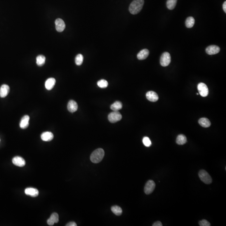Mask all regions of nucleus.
<instances>
[{
    "instance_id": "f257e3e1",
    "label": "nucleus",
    "mask_w": 226,
    "mask_h": 226,
    "mask_svg": "<svg viewBox=\"0 0 226 226\" xmlns=\"http://www.w3.org/2000/svg\"><path fill=\"white\" fill-rule=\"evenodd\" d=\"M144 0H134L129 6V11L133 15L138 14L142 8Z\"/></svg>"
},
{
    "instance_id": "f03ea898",
    "label": "nucleus",
    "mask_w": 226,
    "mask_h": 226,
    "mask_svg": "<svg viewBox=\"0 0 226 226\" xmlns=\"http://www.w3.org/2000/svg\"><path fill=\"white\" fill-rule=\"evenodd\" d=\"M104 151L101 148L95 149L92 153L90 157V160L92 163H98L103 160L104 156Z\"/></svg>"
},
{
    "instance_id": "7ed1b4c3",
    "label": "nucleus",
    "mask_w": 226,
    "mask_h": 226,
    "mask_svg": "<svg viewBox=\"0 0 226 226\" xmlns=\"http://www.w3.org/2000/svg\"><path fill=\"white\" fill-rule=\"evenodd\" d=\"M199 177L203 182L206 184H210L212 182L211 176L204 170H201L199 173Z\"/></svg>"
},
{
    "instance_id": "20e7f679",
    "label": "nucleus",
    "mask_w": 226,
    "mask_h": 226,
    "mask_svg": "<svg viewBox=\"0 0 226 226\" xmlns=\"http://www.w3.org/2000/svg\"><path fill=\"white\" fill-rule=\"evenodd\" d=\"M122 119V115L118 111H114L108 115V119L110 122L114 123L119 121Z\"/></svg>"
},
{
    "instance_id": "39448f33",
    "label": "nucleus",
    "mask_w": 226,
    "mask_h": 226,
    "mask_svg": "<svg viewBox=\"0 0 226 226\" xmlns=\"http://www.w3.org/2000/svg\"><path fill=\"white\" fill-rule=\"evenodd\" d=\"M171 62V56L169 53L165 52L162 54L160 59V64L162 66H168Z\"/></svg>"
},
{
    "instance_id": "423d86ee",
    "label": "nucleus",
    "mask_w": 226,
    "mask_h": 226,
    "mask_svg": "<svg viewBox=\"0 0 226 226\" xmlns=\"http://www.w3.org/2000/svg\"><path fill=\"white\" fill-rule=\"evenodd\" d=\"M155 187V183L152 180H149L146 183L144 188V192L146 194H150L154 191Z\"/></svg>"
},
{
    "instance_id": "0eeeda50",
    "label": "nucleus",
    "mask_w": 226,
    "mask_h": 226,
    "mask_svg": "<svg viewBox=\"0 0 226 226\" xmlns=\"http://www.w3.org/2000/svg\"><path fill=\"white\" fill-rule=\"evenodd\" d=\"M197 88L199 93L202 97H206L208 94V89L207 86L204 83H200L198 85Z\"/></svg>"
},
{
    "instance_id": "6e6552de",
    "label": "nucleus",
    "mask_w": 226,
    "mask_h": 226,
    "mask_svg": "<svg viewBox=\"0 0 226 226\" xmlns=\"http://www.w3.org/2000/svg\"><path fill=\"white\" fill-rule=\"evenodd\" d=\"M55 27L58 32H62L65 28V24L62 19H57L55 21Z\"/></svg>"
},
{
    "instance_id": "1a4fd4ad",
    "label": "nucleus",
    "mask_w": 226,
    "mask_h": 226,
    "mask_svg": "<svg viewBox=\"0 0 226 226\" xmlns=\"http://www.w3.org/2000/svg\"><path fill=\"white\" fill-rule=\"evenodd\" d=\"M220 47L217 45H210L206 49V53L209 55H215L220 52Z\"/></svg>"
},
{
    "instance_id": "9d476101",
    "label": "nucleus",
    "mask_w": 226,
    "mask_h": 226,
    "mask_svg": "<svg viewBox=\"0 0 226 226\" xmlns=\"http://www.w3.org/2000/svg\"><path fill=\"white\" fill-rule=\"evenodd\" d=\"M12 162L15 166L20 167H24L26 164L25 160L22 157L19 156L13 157L12 160Z\"/></svg>"
},
{
    "instance_id": "9b49d317",
    "label": "nucleus",
    "mask_w": 226,
    "mask_h": 226,
    "mask_svg": "<svg viewBox=\"0 0 226 226\" xmlns=\"http://www.w3.org/2000/svg\"><path fill=\"white\" fill-rule=\"evenodd\" d=\"M59 222V215L57 213L51 214L50 218L47 220V223L49 225L53 226L55 223Z\"/></svg>"
},
{
    "instance_id": "f8f14e48",
    "label": "nucleus",
    "mask_w": 226,
    "mask_h": 226,
    "mask_svg": "<svg viewBox=\"0 0 226 226\" xmlns=\"http://www.w3.org/2000/svg\"><path fill=\"white\" fill-rule=\"evenodd\" d=\"M9 86L6 84L2 85L0 88V97L3 98L6 97L9 93Z\"/></svg>"
},
{
    "instance_id": "ddd939ff",
    "label": "nucleus",
    "mask_w": 226,
    "mask_h": 226,
    "mask_svg": "<svg viewBox=\"0 0 226 226\" xmlns=\"http://www.w3.org/2000/svg\"><path fill=\"white\" fill-rule=\"evenodd\" d=\"M146 96L148 100L151 102H156L159 98L157 93L152 91L148 92L147 93Z\"/></svg>"
},
{
    "instance_id": "4468645a",
    "label": "nucleus",
    "mask_w": 226,
    "mask_h": 226,
    "mask_svg": "<svg viewBox=\"0 0 226 226\" xmlns=\"http://www.w3.org/2000/svg\"><path fill=\"white\" fill-rule=\"evenodd\" d=\"M78 105L74 100H69L67 104V109L70 112L74 113L78 109Z\"/></svg>"
},
{
    "instance_id": "2eb2a0df",
    "label": "nucleus",
    "mask_w": 226,
    "mask_h": 226,
    "mask_svg": "<svg viewBox=\"0 0 226 226\" xmlns=\"http://www.w3.org/2000/svg\"><path fill=\"white\" fill-rule=\"evenodd\" d=\"M29 117L28 115L24 116L22 118L21 121L20 122V127L22 129H25L27 128L29 125Z\"/></svg>"
},
{
    "instance_id": "dca6fc26",
    "label": "nucleus",
    "mask_w": 226,
    "mask_h": 226,
    "mask_svg": "<svg viewBox=\"0 0 226 226\" xmlns=\"http://www.w3.org/2000/svg\"><path fill=\"white\" fill-rule=\"evenodd\" d=\"M25 193L26 195H29L33 197H36L38 196L39 192L37 189L33 188H28L25 190Z\"/></svg>"
},
{
    "instance_id": "f3484780",
    "label": "nucleus",
    "mask_w": 226,
    "mask_h": 226,
    "mask_svg": "<svg viewBox=\"0 0 226 226\" xmlns=\"http://www.w3.org/2000/svg\"><path fill=\"white\" fill-rule=\"evenodd\" d=\"M41 140L44 141H50L53 140L54 138L53 134L50 132H44L41 135Z\"/></svg>"
},
{
    "instance_id": "a211bd4d",
    "label": "nucleus",
    "mask_w": 226,
    "mask_h": 226,
    "mask_svg": "<svg viewBox=\"0 0 226 226\" xmlns=\"http://www.w3.org/2000/svg\"><path fill=\"white\" fill-rule=\"evenodd\" d=\"M56 80L54 78H51L47 79L45 83V86L48 90H51L55 85Z\"/></svg>"
},
{
    "instance_id": "6ab92c4d",
    "label": "nucleus",
    "mask_w": 226,
    "mask_h": 226,
    "mask_svg": "<svg viewBox=\"0 0 226 226\" xmlns=\"http://www.w3.org/2000/svg\"><path fill=\"white\" fill-rule=\"evenodd\" d=\"M149 53V51L147 49H143L138 53L137 55V58L139 60L146 59L148 56Z\"/></svg>"
},
{
    "instance_id": "aec40b11",
    "label": "nucleus",
    "mask_w": 226,
    "mask_h": 226,
    "mask_svg": "<svg viewBox=\"0 0 226 226\" xmlns=\"http://www.w3.org/2000/svg\"><path fill=\"white\" fill-rule=\"evenodd\" d=\"M200 125L204 128H207L209 127L211 125L210 121L206 118H202L199 121Z\"/></svg>"
},
{
    "instance_id": "412c9836",
    "label": "nucleus",
    "mask_w": 226,
    "mask_h": 226,
    "mask_svg": "<svg viewBox=\"0 0 226 226\" xmlns=\"http://www.w3.org/2000/svg\"><path fill=\"white\" fill-rule=\"evenodd\" d=\"M122 108V104L119 101H117L113 103L111 106L110 108L113 111H118Z\"/></svg>"
},
{
    "instance_id": "4be33fe9",
    "label": "nucleus",
    "mask_w": 226,
    "mask_h": 226,
    "mask_svg": "<svg viewBox=\"0 0 226 226\" xmlns=\"http://www.w3.org/2000/svg\"><path fill=\"white\" fill-rule=\"evenodd\" d=\"M176 142L177 144L183 145L187 142V138L184 135H180L177 138Z\"/></svg>"
},
{
    "instance_id": "5701e85b",
    "label": "nucleus",
    "mask_w": 226,
    "mask_h": 226,
    "mask_svg": "<svg viewBox=\"0 0 226 226\" xmlns=\"http://www.w3.org/2000/svg\"><path fill=\"white\" fill-rule=\"evenodd\" d=\"M46 58L43 55H39L36 57V62L38 66H42L45 64Z\"/></svg>"
},
{
    "instance_id": "b1692460",
    "label": "nucleus",
    "mask_w": 226,
    "mask_h": 226,
    "mask_svg": "<svg viewBox=\"0 0 226 226\" xmlns=\"http://www.w3.org/2000/svg\"><path fill=\"white\" fill-rule=\"evenodd\" d=\"M111 210L114 214L117 216H120L122 213V210L121 208L118 206H114L111 208Z\"/></svg>"
},
{
    "instance_id": "393cba45",
    "label": "nucleus",
    "mask_w": 226,
    "mask_h": 226,
    "mask_svg": "<svg viewBox=\"0 0 226 226\" xmlns=\"http://www.w3.org/2000/svg\"><path fill=\"white\" fill-rule=\"evenodd\" d=\"M185 26L188 28H191L195 24V19L193 17H189L187 18L185 22Z\"/></svg>"
},
{
    "instance_id": "a878e982",
    "label": "nucleus",
    "mask_w": 226,
    "mask_h": 226,
    "mask_svg": "<svg viewBox=\"0 0 226 226\" xmlns=\"http://www.w3.org/2000/svg\"><path fill=\"white\" fill-rule=\"evenodd\" d=\"M177 0H168L166 6L168 8L169 10H173L176 5Z\"/></svg>"
},
{
    "instance_id": "bb28decb",
    "label": "nucleus",
    "mask_w": 226,
    "mask_h": 226,
    "mask_svg": "<svg viewBox=\"0 0 226 226\" xmlns=\"http://www.w3.org/2000/svg\"><path fill=\"white\" fill-rule=\"evenodd\" d=\"M83 61H84V57L81 54H78L75 58V64L78 66L81 65L83 63Z\"/></svg>"
},
{
    "instance_id": "cd10ccee",
    "label": "nucleus",
    "mask_w": 226,
    "mask_h": 226,
    "mask_svg": "<svg viewBox=\"0 0 226 226\" xmlns=\"http://www.w3.org/2000/svg\"><path fill=\"white\" fill-rule=\"evenodd\" d=\"M97 85L99 87L104 88H107L108 86V83L106 80L102 79L98 81L97 83Z\"/></svg>"
},
{
    "instance_id": "c85d7f7f",
    "label": "nucleus",
    "mask_w": 226,
    "mask_h": 226,
    "mask_svg": "<svg viewBox=\"0 0 226 226\" xmlns=\"http://www.w3.org/2000/svg\"><path fill=\"white\" fill-rule=\"evenodd\" d=\"M142 142L143 144L147 147H149L152 145L151 141L150 139L147 137H145L143 138L142 140Z\"/></svg>"
},
{
    "instance_id": "c756f323",
    "label": "nucleus",
    "mask_w": 226,
    "mask_h": 226,
    "mask_svg": "<svg viewBox=\"0 0 226 226\" xmlns=\"http://www.w3.org/2000/svg\"><path fill=\"white\" fill-rule=\"evenodd\" d=\"M199 225L200 226H210V223L206 220H203L199 221Z\"/></svg>"
},
{
    "instance_id": "7c9ffc66",
    "label": "nucleus",
    "mask_w": 226,
    "mask_h": 226,
    "mask_svg": "<svg viewBox=\"0 0 226 226\" xmlns=\"http://www.w3.org/2000/svg\"><path fill=\"white\" fill-rule=\"evenodd\" d=\"M163 226V225H162V223L161 222H160V221H157V222H154V224L152 225V226Z\"/></svg>"
},
{
    "instance_id": "2f4dec72",
    "label": "nucleus",
    "mask_w": 226,
    "mask_h": 226,
    "mask_svg": "<svg viewBox=\"0 0 226 226\" xmlns=\"http://www.w3.org/2000/svg\"><path fill=\"white\" fill-rule=\"evenodd\" d=\"M66 226H77V224L74 222H69L66 225Z\"/></svg>"
},
{
    "instance_id": "473e14b6",
    "label": "nucleus",
    "mask_w": 226,
    "mask_h": 226,
    "mask_svg": "<svg viewBox=\"0 0 226 226\" xmlns=\"http://www.w3.org/2000/svg\"><path fill=\"white\" fill-rule=\"evenodd\" d=\"M223 9L225 12L226 13V1H225V2L223 4Z\"/></svg>"
}]
</instances>
